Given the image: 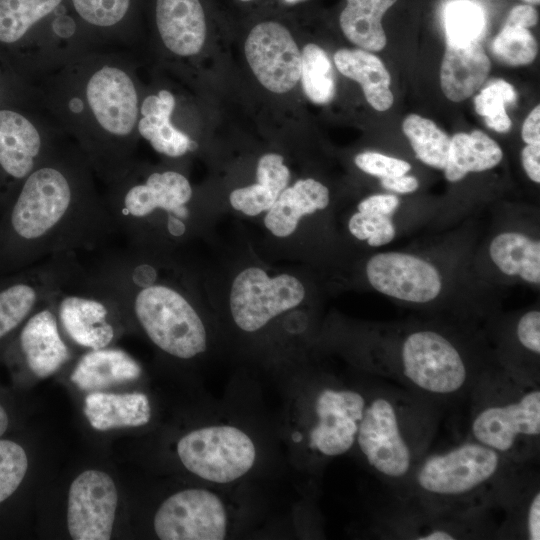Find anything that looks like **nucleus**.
Returning a JSON list of instances; mask_svg holds the SVG:
<instances>
[{
  "instance_id": "obj_31",
  "label": "nucleus",
  "mask_w": 540,
  "mask_h": 540,
  "mask_svg": "<svg viewBox=\"0 0 540 540\" xmlns=\"http://www.w3.org/2000/svg\"><path fill=\"white\" fill-rule=\"evenodd\" d=\"M402 130L417 159L429 167L444 170L451 142L446 132L418 114H409L403 120Z\"/></svg>"
},
{
  "instance_id": "obj_27",
  "label": "nucleus",
  "mask_w": 540,
  "mask_h": 540,
  "mask_svg": "<svg viewBox=\"0 0 540 540\" xmlns=\"http://www.w3.org/2000/svg\"><path fill=\"white\" fill-rule=\"evenodd\" d=\"M401 199L394 193H376L362 199L348 221L350 234L373 248L390 244L397 236L395 217Z\"/></svg>"
},
{
  "instance_id": "obj_28",
  "label": "nucleus",
  "mask_w": 540,
  "mask_h": 540,
  "mask_svg": "<svg viewBox=\"0 0 540 540\" xmlns=\"http://www.w3.org/2000/svg\"><path fill=\"white\" fill-rule=\"evenodd\" d=\"M257 183L235 189L229 196L231 206L248 216L267 211L287 187L290 171L277 153L261 156L256 169Z\"/></svg>"
},
{
  "instance_id": "obj_46",
  "label": "nucleus",
  "mask_w": 540,
  "mask_h": 540,
  "mask_svg": "<svg viewBox=\"0 0 540 540\" xmlns=\"http://www.w3.org/2000/svg\"><path fill=\"white\" fill-rule=\"evenodd\" d=\"M527 3H530V4H539L540 0H523Z\"/></svg>"
},
{
  "instance_id": "obj_36",
  "label": "nucleus",
  "mask_w": 540,
  "mask_h": 540,
  "mask_svg": "<svg viewBox=\"0 0 540 540\" xmlns=\"http://www.w3.org/2000/svg\"><path fill=\"white\" fill-rule=\"evenodd\" d=\"M492 51L507 65H528L536 58L537 42L527 28L504 25L492 42Z\"/></svg>"
},
{
  "instance_id": "obj_3",
  "label": "nucleus",
  "mask_w": 540,
  "mask_h": 540,
  "mask_svg": "<svg viewBox=\"0 0 540 540\" xmlns=\"http://www.w3.org/2000/svg\"><path fill=\"white\" fill-rule=\"evenodd\" d=\"M528 465L474 440L424 455L398 487L403 506L439 516H485L508 509L529 487Z\"/></svg>"
},
{
  "instance_id": "obj_14",
  "label": "nucleus",
  "mask_w": 540,
  "mask_h": 540,
  "mask_svg": "<svg viewBox=\"0 0 540 540\" xmlns=\"http://www.w3.org/2000/svg\"><path fill=\"white\" fill-rule=\"evenodd\" d=\"M244 51L252 72L267 90L286 93L300 80L301 52L282 24L266 21L254 26Z\"/></svg>"
},
{
  "instance_id": "obj_41",
  "label": "nucleus",
  "mask_w": 540,
  "mask_h": 540,
  "mask_svg": "<svg viewBox=\"0 0 540 540\" xmlns=\"http://www.w3.org/2000/svg\"><path fill=\"white\" fill-rule=\"evenodd\" d=\"M381 187L394 194H410L418 190L419 180L409 174L380 179Z\"/></svg>"
},
{
  "instance_id": "obj_21",
  "label": "nucleus",
  "mask_w": 540,
  "mask_h": 540,
  "mask_svg": "<svg viewBox=\"0 0 540 540\" xmlns=\"http://www.w3.org/2000/svg\"><path fill=\"white\" fill-rule=\"evenodd\" d=\"M491 63L479 42L448 44L441 63L440 85L450 101L469 98L486 80Z\"/></svg>"
},
{
  "instance_id": "obj_22",
  "label": "nucleus",
  "mask_w": 540,
  "mask_h": 540,
  "mask_svg": "<svg viewBox=\"0 0 540 540\" xmlns=\"http://www.w3.org/2000/svg\"><path fill=\"white\" fill-rule=\"evenodd\" d=\"M330 202L329 189L313 178L297 180L278 196L264 218L266 228L276 237H287L297 228L300 219L324 210Z\"/></svg>"
},
{
  "instance_id": "obj_38",
  "label": "nucleus",
  "mask_w": 540,
  "mask_h": 540,
  "mask_svg": "<svg viewBox=\"0 0 540 540\" xmlns=\"http://www.w3.org/2000/svg\"><path fill=\"white\" fill-rule=\"evenodd\" d=\"M77 14L88 24L111 27L126 16L131 0H70Z\"/></svg>"
},
{
  "instance_id": "obj_2",
  "label": "nucleus",
  "mask_w": 540,
  "mask_h": 540,
  "mask_svg": "<svg viewBox=\"0 0 540 540\" xmlns=\"http://www.w3.org/2000/svg\"><path fill=\"white\" fill-rule=\"evenodd\" d=\"M370 335L369 369L434 405L469 397L496 363L474 321L436 316L382 323Z\"/></svg>"
},
{
  "instance_id": "obj_1",
  "label": "nucleus",
  "mask_w": 540,
  "mask_h": 540,
  "mask_svg": "<svg viewBox=\"0 0 540 540\" xmlns=\"http://www.w3.org/2000/svg\"><path fill=\"white\" fill-rule=\"evenodd\" d=\"M115 232L83 165L47 155L22 181L0 223V270L91 251Z\"/></svg>"
},
{
  "instance_id": "obj_29",
  "label": "nucleus",
  "mask_w": 540,
  "mask_h": 540,
  "mask_svg": "<svg viewBox=\"0 0 540 540\" xmlns=\"http://www.w3.org/2000/svg\"><path fill=\"white\" fill-rule=\"evenodd\" d=\"M503 156L499 144L481 130L456 133L451 137L444 176L450 183L460 182L470 173L495 168Z\"/></svg>"
},
{
  "instance_id": "obj_32",
  "label": "nucleus",
  "mask_w": 540,
  "mask_h": 540,
  "mask_svg": "<svg viewBox=\"0 0 540 540\" xmlns=\"http://www.w3.org/2000/svg\"><path fill=\"white\" fill-rule=\"evenodd\" d=\"M62 0H0V42L14 43Z\"/></svg>"
},
{
  "instance_id": "obj_43",
  "label": "nucleus",
  "mask_w": 540,
  "mask_h": 540,
  "mask_svg": "<svg viewBox=\"0 0 540 540\" xmlns=\"http://www.w3.org/2000/svg\"><path fill=\"white\" fill-rule=\"evenodd\" d=\"M538 21L536 10L530 5H517L509 13L505 25L529 28Z\"/></svg>"
},
{
  "instance_id": "obj_44",
  "label": "nucleus",
  "mask_w": 540,
  "mask_h": 540,
  "mask_svg": "<svg viewBox=\"0 0 540 540\" xmlns=\"http://www.w3.org/2000/svg\"><path fill=\"white\" fill-rule=\"evenodd\" d=\"M521 137L526 144L540 145V107L537 105L526 117Z\"/></svg>"
},
{
  "instance_id": "obj_6",
  "label": "nucleus",
  "mask_w": 540,
  "mask_h": 540,
  "mask_svg": "<svg viewBox=\"0 0 540 540\" xmlns=\"http://www.w3.org/2000/svg\"><path fill=\"white\" fill-rule=\"evenodd\" d=\"M448 254L445 249L378 252L365 262V277L372 289L395 302L458 318L450 304L454 295L481 285L473 274L472 255L456 259L457 253Z\"/></svg>"
},
{
  "instance_id": "obj_20",
  "label": "nucleus",
  "mask_w": 540,
  "mask_h": 540,
  "mask_svg": "<svg viewBox=\"0 0 540 540\" xmlns=\"http://www.w3.org/2000/svg\"><path fill=\"white\" fill-rule=\"evenodd\" d=\"M504 336L495 341L492 348L495 359L502 367L539 379L540 357V310L531 308L504 323Z\"/></svg>"
},
{
  "instance_id": "obj_24",
  "label": "nucleus",
  "mask_w": 540,
  "mask_h": 540,
  "mask_svg": "<svg viewBox=\"0 0 540 540\" xmlns=\"http://www.w3.org/2000/svg\"><path fill=\"white\" fill-rule=\"evenodd\" d=\"M141 375L138 362L117 348H101L84 353L70 375V380L82 391L96 392L133 381Z\"/></svg>"
},
{
  "instance_id": "obj_33",
  "label": "nucleus",
  "mask_w": 540,
  "mask_h": 540,
  "mask_svg": "<svg viewBox=\"0 0 540 540\" xmlns=\"http://www.w3.org/2000/svg\"><path fill=\"white\" fill-rule=\"evenodd\" d=\"M331 61L318 45L309 43L301 53L300 80L307 98L315 104H327L335 96L336 84Z\"/></svg>"
},
{
  "instance_id": "obj_34",
  "label": "nucleus",
  "mask_w": 540,
  "mask_h": 540,
  "mask_svg": "<svg viewBox=\"0 0 540 540\" xmlns=\"http://www.w3.org/2000/svg\"><path fill=\"white\" fill-rule=\"evenodd\" d=\"M443 16L448 44L478 42L486 26L483 8L471 0L450 1L445 6Z\"/></svg>"
},
{
  "instance_id": "obj_26",
  "label": "nucleus",
  "mask_w": 540,
  "mask_h": 540,
  "mask_svg": "<svg viewBox=\"0 0 540 540\" xmlns=\"http://www.w3.org/2000/svg\"><path fill=\"white\" fill-rule=\"evenodd\" d=\"M334 63L345 77L358 82L367 102L377 111L388 110L394 101L391 77L383 62L364 49H339Z\"/></svg>"
},
{
  "instance_id": "obj_19",
  "label": "nucleus",
  "mask_w": 540,
  "mask_h": 540,
  "mask_svg": "<svg viewBox=\"0 0 540 540\" xmlns=\"http://www.w3.org/2000/svg\"><path fill=\"white\" fill-rule=\"evenodd\" d=\"M156 25L159 35L172 53L193 56L206 39V21L199 0H156Z\"/></svg>"
},
{
  "instance_id": "obj_12",
  "label": "nucleus",
  "mask_w": 540,
  "mask_h": 540,
  "mask_svg": "<svg viewBox=\"0 0 540 540\" xmlns=\"http://www.w3.org/2000/svg\"><path fill=\"white\" fill-rule=\"evenodd\" d=\"M483 265L472 266L480 285L518 282L540 286V238L536 230L510 222L493 230L482 249Z\"/></svg>"
},
{
  "instance_id": "obj_23",
  "label": "nucleus",
  "mask_w": 540,
  "mask_h": 540,
  "mask_svg": "<svg viewBox=\"0 0 540 540\" xmlns=\"http://www.w3.org/2000/svg\"><path fill=\"white\" fill-rule=\"evenodd\" d=\"M175 98L168 90L147 96L141 105L142 117L138 121V132L153 149L168 157H181L195 149L196 144L171 122Z\"/></svg>"
},
{
  "instance_id": "obj_16",
  "label": "nucleus",
  "mask_w": 540,
  "mask_h": 540,
  "mask_svg": "<svg viewBox=\"0 0 540 540\" xmlns=\"http://www.w3.org/2000/svg\"><path fill=\"white\" fill-rule=\"evenodd\" d=\"M85 94L101 130L123 143L132 134L139 112L138 93L131 77L116 66H103L88 79Z\"/></svg>"
},
{
  "instance_id": "obj_11",
  "label": "nucleus",
  "mask_w": 540,
  "mask_h": 540,
  "mask_svg": "<svg viewBox=\"0 0 540 540\" xmlns=\"http://www.w3.org/2000/svg\"><path fill=\"white\" fill-rule=\"evenodd\" d=\"M229 516L223 500L204 488H189L169 496L157 509L153 527L161 540H222Z\"/></svg>"
},
{
  "instance_id": "obj_13",
  "label": "nucleus",
  "mask_w": 540,
  "mask_h": 540,
  "mask_svg": "<svg viewBox=\"0 0 540 540\" xmlns=\"http://www.w3.org/2000/svg\"><path fill=\"white\" fill-rule=\"evenodd\" d=\"M369 390L326 386L313 402L314 423L308 445L321 456L336 457L355 447Z\"/></svg>"
},
{
  "instance_id": "obj_10",
  "label": "nucleus",
  "mask_w": 540,
  "mask_h": 540,
  "mask_svg": "<svg viewBox=\"0 0 540 540\" xmlns=\"http://www.w3.org/2000/svg\"><path fill=\"white\" fill-rule=\"evenodd\" d=\"M305 297L303 284L294 276L269 277L258 267L241 271L230 291V311L243 331L255 332L279 314L298 306Z\"/></svg>"
},
{
  "instance_id": "obj_4",
  "label": "nucleus",
  "mask_w": 540,
  "mask_h": 540,
  "mask_svg": "<svg viewBox=\"0 0 540 540\" xmlns=\"http://www.w3.org/2000/svg\"><path fill=\"white\" fill-rule=\"evenodd\" d=\"M434 404L384 383L371 388L355 446L383 481L398 488L425 455L436 425Z\"/></svg>"
},
{
  "instance_id": "obj_18",
  "label": "nucleus",
  "mask_w": 540,
  "mask_h": 540,
  "mask_svg": "<svg viewBox=\"0 0 540 540\" xmlns=\"http://www.w3.org/2000/svg\"><path fill=\"white\" fill-rule=\"evenodd\" d=\"M48 155L38 129L23 115L0 110V170L21 182Z\"/></svg>"
},
{
  "instance_id": "obj_30",
  "label": "nucleus",
  "mask_w": 540,
  "mask_h": 540,
  "mask_svg": "<svg viewBox=\"0 0 540 540\" xmlns=\"http://www.w3.org/2000/svg\"><path fill=\"white\" fill-rule=\"evenodd\" d=\"M397 0H347L340 14V27L349 41L366 51L386 46L381 19Z\"/></svg>"
},
{
  "instance_id": "obj_17",
  "label": "nucleus",
  "mask_w": 540,
  "mask_h": 540,
  "mask_svg": "<svg viewBox=\"0 0 540 540\" xmlns=\"http://www.w3.org/2000/svg\"><path fill=\"white\" fill-rule=\"evenodd\" d=\"M55 296L25 321L19 336L26 364L39 378L53 375L71 358L60 332Z\"/></svg>"
},
{
  "instance_id": "obj_25",
  "label": "nucleus",
  "mask_w": 540,
  "mask_h": 540,
  "mask_svg": "<svg viewBox=\"0 0 540 540\" xmlns=\"http://www.w3.org/2000/svg\"><path fill=\"white\" fill-rule=\"evenodd\" d=\"M84 414L94 429L107 431L147 424L151 418V407L148 397L143 393L96 391L86 396Z\"/></svg>"
},
{
  "instance_id": "obj_7",
  "label": "nucleus",
  "mask_w": 540,
  "mask_h": 540,
  "mask_svg": "<svg viewBox=\"0 0 540 540\" xmlns=\"http://www.w3.org/2000/svg\"><path fill=\"white\" fill-rule=\"evenodd\" d=\"M113 182L114 186L104 200L116 232L127 236L132 244L160 215L164 218L165 232L171 217L185 222L190 218L188 204L193 190L180 172L155 171L143 180H135L124 173Z\"/></svg>"
},
{
  "instance_id": "obj_40",
  "label": "nucleus",
  "mask_w": 540,
  "mask_h": 540,
  "mask_svg": "<svg viewBox=\"0 0 540 540\" xmlns=\"http://www.w3.org/2000/svg\"><path fill=\"white\" fill-rule=\"evenodd\" d=\"M529 489V488H528ZM528 489L519 499L521 505V524L523 534L528 540L540 539V492L537 487L528 493Z\"/></svg>"
},
{
  "instance_id": "obj_9",
  "label": "nucleus",
  "mask_w": 540,
  "mask_h": 540,
  "mask_svg": "<svg viewBox=\"0 0 540 540\" xmlns=\"http://www.w3.org/2000/svg\"><path fill=\"white\" fill-rule=\"evenodd\" d=\"M183 466L197 477L216 484L236 481L254 466L252 438L233 425H210L192 430L176 445Z\"/></svg>"
},
{
  "instance_id": "obj_48",
  "label": "nucleus",
  "mask_w": 540,
  "mask_h": 540,
  "mask_svg": "<svg viewBox=\"0 0 540 540\" xmlns=\"http://www.w3.org/2000/svg\"><path fill=\"white\" fill-rule=\"evenodd\" d=\"M240 1H243V2H248V1H251V0H240Z\"/></svg>"
},
{
  "instance_id": "obj_5",
  "label": "nucleus",
  "mask_w": 540,
  "mask_h": 540,
  "mask_svg": "<svg viewBox=\"0 0 540 540\" xmlns=\"http://www.w3.org/2000/svg\"><path fill=\"white\" fill-rule=\"evenodd\" d=\"M470 439L504 457L530 464L539 451V379L508 370L497 362L470 394Z\"/></svg>"
},
{
  "instance_id": "obj_47",
  "label": "nucleus",
  "mask_w": 540,
  "mask_h": 540,
  "mask_svg": "<svg viewBox=\"0 0 540 540\" xmlns=\"http://www.w3.org/2000/svg\"><path fill=\"white\" fill-rule=\"evenodd\" d=\"M286 3L288 4H294V3H297V2H300V1H303V0H284Z\"/></svg>"
},
{
  "instance_id": "obj_39",
  "label": "nucleus",
  "mask_w": 540,
  "mask_h": 540,
  "mask_svg": "<svg viewBox=\"0 0 540 540\" xmlns=\"http://www.w3.org/2000/svg\"><path fill=\"white\" fill-rule=\"evenodd\" d=\"M355 165L364 173L380 179L408 174L411 164L401 158L376 151H364L354 158Z\"/></svg>"
},
{
  "instance_id": "obj_15",
  "label": "nucleus",
  "mask_w": 540,
  "mask_h": 540,
  "mask_svg": "<svg viewBox=\"0 0 540 540\" xmlns=\"http://www.w3.org/2000/svg\"><path fill=\"white\" fill-rule=\"evenodd\" d=\"M117 503V489L107 473L86 470L79 474L68 492L67 526L71 538L110 539Z\"/></svg>"
},
{
  "instance_id": "obj_8",
  "label": "nucleus",
  "mask_w": 540,
  "mask_h": 540,
  "mask_svg": "<svg viewBox=\"0 0 540 540\" xmlns=\"http://www.w3.org/2000/svg\"><path fill=\"white\" fill-rule=\"evenodd\" d=\"M55 306L63 333L89 350L109 347L125 316L114 296L88 270L57 293Z\"/></svg>"
},
{
  "instance_id": "obj_42",
  "label": "nucleus",
  "mask_w": 540,
  "mask_h": 540,
  "mask_svg": "<svg viewBox=\"0 0 540 540\" xmlns=\"http://www.w3.org/2000/svg\"><path fill=\"white\" fill-rule=\"evenodd\" d=\"M522 167L529 179L540 183V145L526 144L521 151Z\"/></svg>"
},
{
  "instance_id": "obj_37",
  "label": "nucleus",
  "mask_w": 540,
  "mask_h": 540,
  "mask_svg": "<svg viewBox=\"0 0 540 540\" xmlns=\"http://www.w3.org/2000/svg\"><path fill=\"white\" fill-rule=\"evenodd\" d=\"M27 468L25 450L16 442L0 440V503L17 490Z\"/></svg>"
},
{
  "instance_id": "obj_35",
  "label": "nucleus",
  "mask_w": 540,
  "mask_h": 540,
  "mask_svg": "<svg viewBox=\"0 0 540 540\" xmlns=\"http://www.w3.org/2000/svg\"><path fill=\"white\" fill-rule=\"evenodd\" d=\"M516 100L514 87L503 79H498L484 88L474 98L477 114L484 117L486 125L499 132H508L512 121L509 118L505 105Z\"/></svg>"
},
{
  "instance_id": "obj_45",
  "label": "nucleus",
  "mask_w": 540,
  "mask_h": 540,
  "mask_svg": "<svg viewBox=\"0 0 540 540\" xmlns=\"http://www.w3.org/2000/svg\"><path fill=\"white\" fill-rule=\"evenodd\" d=\"M9 420L5 409L0 405V437L8 428Z\"/></svg>"
}]
</instances>
